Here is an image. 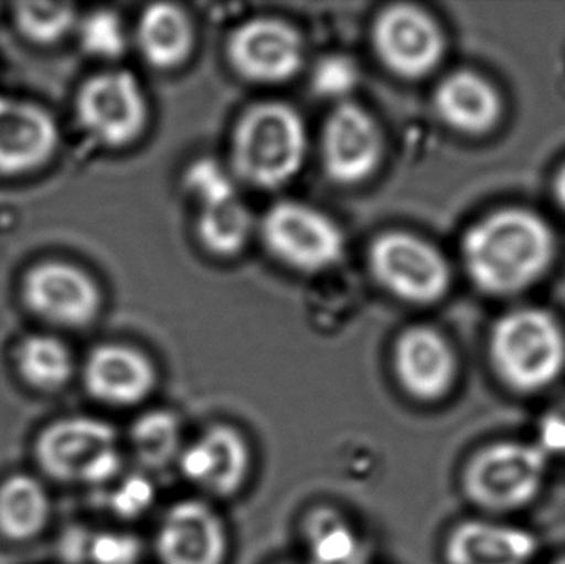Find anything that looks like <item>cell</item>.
Here are the masks:
<instances>
[{"label":"cell","instance_id":"16","mask_svg":"<svg viewBox=\"0 0 565 564\" xmlns=\"http://www.w3.org/2000/svg\"><path fill=\"white\" fill-rule=\"evenodd\" d=\"M83 387L96 403L128 407L141 403L156 383L151 363L122 344H102L89 351L82 368Z\"/></svg>","mask_w":565,"mask_h":564},{"label":"cell","instance_id":"20","mask_svg":"<svg viewBox=\"0 0 565 564\" xmlns=\"http://www.w3.org/2000/svg\"><path fill=\"white\" fill-rule=\"evenodd\" d=\"M440 118L465 135H484L500 121L501 105L497 88L475 72H455L435 93Z\"/></svg>","mask_w":565,"mask_h":564},{"label":"cell","instance_id":"15","mask_svg":"<svg viewBox=\"0 0 565 564\" xmlns=\"http://www.w3.org/2000/svg\"><path fill=\"white\" fill-rule=\"evenodd\" d=\"M231 58L247 78L282 82L301 65V39L291 26L278 20H252L232 36Z\"/></svg>","mask_w":565,"mask_h":564},{"label":"cell","instance_id":"32","mask_svg":"<svg viewBox=\"0 0 565 564\" xmlns=\"http://www.w3.org/2000/svg\"><path fill=\"white\" fill-rule=\"evenodd\" d=\"M309 564H315V563H309Z\"/></svg>","mask_w":565,"mask_h":564},{"label":"cell","instance_id":"6","mask_svg":"<svg viewBox=\"0 0 565 564\" xmlns=\"http://www.w3.org/2000/svg\"><path fill=\"white\" fill-rule=\"evenodd\" d=\"M22 307L40 323L58 330H79L98 317L102 295L83 268L65 260L36 262L19 281Z\"/></svg>","mask_w":565,"mask_h":564},{"label":"cell","instance_id":"22","mask_svg":"<svg viewBox=\"0 0 565 564\" xmlns=\"http://www.w3.org/2000/svg\"><path fill=\"white\" fill-rule=\"evenodd\" d=\"M142 55L159 68L179 65L189 55L192 30L188 17L171 3H156L142 13L138 29Z\"/></svg>","mask_w":565,"mask_h":564},{"label":"cell","instance_id":"18","mask_svg":"<svg viewBox=\"0 0 565 564\" xmlns=\"http://www.w3.org/2000/svg\"><path fill=\"white\" fill-rule=\"evenodd\" d=\"M540 543L530 530L467 520L448 533L444 552L448 564H531Z\"/></svg>","mask_w":565,"mask_h":564},{"label":"cell","instance_id":"25","mask_svg":"<svg viewBox=\"0 0 565 564\" xmlns=\"http://www.w3.org/2000/svg\"><path fill=\"white\" fill-rule=\"evenodd\" d=\"M306 540L315 564H358L361 545L341 515L316 510L306 522Z\"/></svg>","mask_w":565,"mask_h":564},{"label":"cell","instance_id":"30","mask_svg":"<svg viewBox=\"0 0 565 564\" xmlns=\"http://www.w3.org/2000/svg\"><path fill=\"white\" fill-rule=\"evenodd\" d=\"M554 194H556L561 207L565 209V164L557 172L556 181H554Z\"/></svg>","mask_w":565,"mask_h":564},{"label":"cell","instance_id":"7","mask_svg":"<svg viewBox=\"0 0 565 564\" xmlns=\"http://www.w3.org/2000/svg\"><path fill=\"white\" fill-rule=\"evenodd\" d=\"M75 116L83 131L99 145H128L146 123V102L138 79L128 72L92 76L76 93Z\"/></svg>","mask_w":565,"mask_h":564},{"label":"cell","instance_id":"14","mask_svg":"<svg viewBox=\"0 0 565 564\" xmlns=\"http://www.w3.org/2000/svg\"><path fill=\"white\" fill-rule=\"evenodd\" d=\"M395 373L405 393L422 403L444 400L457 377V358L431 328H411L395 347Z\"/></svg>","mask_w":565,"mask_h":564},{"label":"cell","instance_id":"28","mask_svg":"<svg viewBox=\"0 0 565 564\" xmlns=\"http://www.w3.org/2000/svg\"><path fill=\"white\" fill-rule=\"evenodd\" d=\"M85 43L95 55L116 58L126 49L125 29L113 12H96L85 23Z\"/></svg>","mask_w":565,"mask_h":564},{"label":"cell","instance_id":"10","mask_svg":"<svg viewBox=\"0 0 565 564\" xmlns=\"http://www.w3.org/2000/svg\"><path fill=\"white\" fill-rule=\"evenodd\" d=\"M58 148V123L45 106L23 99L0 102V179L42 171Z\"/></svg>","mask_w":565,"mask_h":564},{"label":"cell","instance_id":"3","mask_svg":"<svg viewBox=\"0 0 565 564\" xmlns=\"http://www.w3.org/2000/svg\"><path fill=\"white\" fill-rule=\"evenodd\" d=\"M32 456L39 476L62 486H99L121 467L115 427L92 416L45 424L33 439Z\"/></svg>","mask_w":565,"mask_h":564},{"label":"cell","instance_id":"27","mask_svg":"<svg viewBox=\"0 0 565 564\" xmlns=\"http://www.w3.org/2000/svg\"><path fill=\"white\" fill-rule=\"evenodd\" d=\"M185 184L195 199L201 202L202 207L237 198L234 182L228 178L227 172L217 162L209 161V159L195 162L189 169Z\"/></svg>","mask_w":565,"mask_h":564},{"label":"cell","instance_id":"21","mask_svg":"<svg viewBox=\"0 0 565 564\" xmlns=\"http://www.w3.org/2000/svg\"><path fill=\"white\" fill-rule=\"evenodd\" d=\"M13 373L33 393L56 394L75 376L72 350L52 333H30L12 350Z\"/></svg>","mask_w":565,"mask_h":564},{"label":"cell","instance_id":"24","mask_svg":"<svg viewBox=\"0 0 565 564\" xmlns=\"http://www.w3.org/2000/svg\"><path fill=\"white\" fill-rule=\"evenodd\" d=\"M10 15L15 32L30 45L42 49L58 45L78 22L75 7L63 2H17Z\"/></svg>","mask_w":565,"mask_h":564},{"label":"cell","instance_id":"29","mask_svg":"<svg viewBox=\"0 0 565 564\" xmlns=\"http://www.w3.org/2000/svg\"><path fill=\"white\" fill-rule=\"evenodd\" d=\"M358 78V68L351 60L345 56H328L316 66L312 86L318 95L338 98L351 92Z\"/></svg>","mask_w":565,"mask_h":564},{"label":"cell","instance_id":"1","mask_svg":"<svg viewBox=\"0 0 565 564\" xmlns=\"http://www.w3.org/2000/svg\"><path fill=\"white\" fill-rule=\"evenodd\" d=\"M461 255L477 288L507 297L526 290L550 270L556 238L534 212L501 209L468 228Z\"/></svg>","mask_w":565,"mask_h":564},{"label":"cell","instance_id":"31","mask_svg":"<svg viewBox=\"0 0 565 564\" xmlns=\"http://www.w3.org/2000/svg\"><path fill=\"white\" fill-rule=\"evenodd\" d=\"M551 564H565V556H564V558L556 560V562L551 563Z\"/></svg>","mask_w":565,"mask_h":564},{"label":"cell","instance_id":"13","mask_svg":"<svg viewBox=\"0 0 565 564\" xmlns=\"http://www.w3.org/2000/svg\"><path fill=\"white\" fill-rule=\"evenodd\" d=\"M182 476L204 492L228 497L244 486L250 470V450L244 437L228 426L205 430L179 456Z\"/></svg>","mask_w":565,"mask_h":564},{"label":"cell","instance_id":"26","mask_svg":"<svg viewBox=\"0 0 565 564\" xmlns=\"http://www.w3.org/2000/svg\"><path fill=\"white\" fill-rule=\"evenodd\" d=\"M250 231V212L238 198L202 207L199 234L215 254H237L247 244Z\"/></svg>","mask_w":565,"mask_h":564},{"label":"cell","instance_id":"23","mask_svg":"<svg viewBox=\"0 0 565 564\" xmlns=\"http://www.w3.org/2000/svg\"><path fill=\"white\" fill-rule=\"evenodd\" d=\"M136 459L146 469L161 470L181 456V424L168 411L142 414L131 427Z\"/></svg>","mask_w":565,"mask_h":564},{"label":"cell","instance_id":"8","mask_svg":"<svg viewBox=\"0 0 565 564\" xmlns=\"http://www.w3.org/2000/svg\"><path fill=\"white\" fill-rule=\"evenodd\" d=\"M371 265L384 287L414 304L440 300L450 287L444 255L414 235H382L372 247Z\"/></svg>","mask_w":565,"mask_h":564},{"label":"cell","instance_id":"11","mask_svg":"<svg viewBox=\"0 0 565 564\" xmlns=\"http://www.w3.org/2000/svg\"><path fill=\"white\" fill-rule=\"evenodd\" d=\"M375 46L388 68L407 78L427 75L444 55L435 20L414 6H394L375 23Z\"/></svg>","mask_w":565,"mask_h":564},{"label":"cell","instance_id":"4","mask_svg":"<svg viewBox=\"0 0 565 564\" xmlns=\"http://www.w3.org/2000/svg\"><path fill=\"white\" fill-rule=\"evenodd\" d=\"M547 469V453L537 444L498 440L468 459L461 472V489L483 512L513 513L541 496Z\"/></svg>","mask_w":565,"mask_h":564},{"label":"cell","instance_id":"19","mask_svg":"<svg viewBox=\"0 0 565 564\" xmlns=\"http://www.w3.org/2000/svg\"><path fill=\"white\" fill-rule=\"evenodd\" d=\"M53 519V497L39 473L12 472L0 480V539L12 545L39 540Z\"/></svg>","mask_w":565,"mask_h":564},{"label":"cell","instance_id":"17","mask_svg":"<svg viewBox=\"0 0 565 564\" xmlns=\"http://www.w3.org/2000/svg\"><path fill=\"white\" fill-rule=\"evenodd\" d=\"M381 135L371 116L354 105L335 109L326 125V168L335 181L352 184L367 178L381 159Z\"/></svg>","mask_w":565,"mask_h":564},{"label":"cell","instance_id":"5","mask_svg":"<svg viewBox=\"0 0 565 564\" xmlns=\"http://www.w3.org/2000/svg\"><path fill=\"white\" fill-rule=\"evenodd\" d=\"M306 132L301 118L280 103L250 109L235 135L234 162L252 184L278 188L301 168Z\"/></svg>","mask_w":565,"mask_h":564},{"label":"cell","instance_id":"2","mask_svg":"<svg viewBox=\"0 0 565 564\" xmlns=\"http://www.w3.org/2000/svg\"><path fill=\"white\" fill-rule=\"evenodd\" d=\"M490 360L501 383L514 393H541L564 373L563 328L540 308L510 311L491 330Z\"/></svg>","mask_w":565,"mask_h":564},{"label":"cell","instance_id":"12","mask_svg":"<svg viewBox=\"0 0 565 564\" xmlns=\"http://www.w3.org/2000/svg\"><path fill=\"white\" fill-rule=\"evenodd\" d=\"M156 553L161 564H222L227 553L224 523L204 502L175 503L159 526Z\"/></svg>","mask_w":565,"mask_h":564},{"label":"cell","instance_id":"9","mask_svg":"<svg viewBox=\"0 0 565 564\" xmlns=\"http://www.w3.org/2000/svg\"><path fill=\"white\" fill-rule=\"evenodd\" d=\"M264 238L282 262L305 272L331 267L344 251V238L334 222L298 202H281L270 209Z\"/></svg>","mask_w":565,"mask_h":564}]
</instances>
